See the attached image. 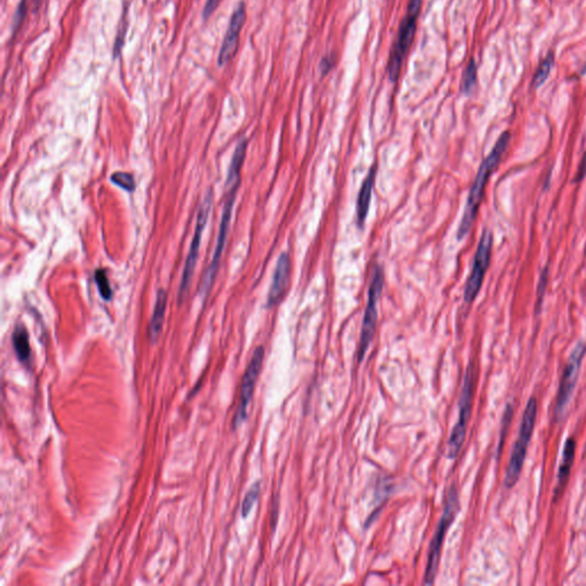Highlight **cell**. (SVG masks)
I'll return each instance as SVG.
<instances>
[{"mask_svg":"<svg viewBox=\"0 0 586 586\" xmlns=\"http://www.w3.org/2000/svg\"><path fill=\"white\" fill-rule=\"evenodd\" d=\"M512 417H513V406H512L511 404H507V406H506L505 413H504V417H502V432H500L498 453H500V451H502V444L505 442L506 434H507V431H509Z\"/></svg>","mask_w":586,"mask_h":586,"instance_id":"23","label":"cell"},{"mask_svg":"<svg viewBox=\"0 0 586 586\" xmlns=\"http://www.w3.org/2000/svg\"><path fill=\"white\" fill-rule=\"evenodd\" d=\"M290 269H291L290 257L286 252H283L277 260L275 272H274L273 283H272L269 295H268L269 307L277 306L286 295L288 291V279H290Z\"/></svg>","mask_w":586,"mask_h":586,"instance_id":"13","label":"cell"},{"mask_svg":"<svg viewBox=\"0 0 586 586\" xmlns=\"http://www.w3.org/2000/svg\"><path fill=\"white\" fill-rule=\"evenodd\" d=\"M422 3V0H409L408 12L399 28L397 41L392 48L388 61L387 74L392 81H397V78L400 77L401 68L416 34L417 20Z\"/></svg>","mask_w":586,"mask_h":586,"instance_id":"4","label":"cell"},{"mask_svg":"<svg viewBox=\"0 0 586 586\" xmlns=\"http://www.w3.org/2000/svg\"><path fill=\"white\" fill-rule=\"evenodd\" d=\"M553 63H554V55L551 52V53H549V55L546 56V59L544 60L542 65H540V68L537 70L536 75L533 78V86L535 88L542 86L544 84V81L549 77L550 72H551V69L553 67Z\"/></svg>","mask_w":586,"mask_h":586,"instance_id":"18","label":"cell"},{"mask_svg":"<svg viewBox=\"0 0 586 586\" xmlns=\"http://www.w3.org/2000/svg\"><path fill=\"white\" fill-rule=\"evenodd\" d=\"M586 175V152L584 154L583 159L580 161V168H578V171H577L576 177H575V181L576 182H580V181L583 180L584 177Z\"/></svg>","mask_w":586,"mask_h":586,"instance_id":"26","label":"cell"},{"mask_svg":"<svg viewBox=\"0 0 586 586\" xmlns=\"http://www.w3.org/2000/svg\"><path fill=\"white\" fill-rule=\"evenodd\" d=\"M459 511L458 491L456 487L450 488L449 493L447 495V500L444 504V514L441 517L440 521L437 524V531L432 540L428 552L427 567L425 573V584H432L434 582L437 576V567L440 562L441 549L444 544V536L447 533L450 526L453 524V520L456 518Z\"/></svg>","mask_w":586,"mask_h":586,"instance_id":"6","label":"cell"},{"mask_svg":"<svg viewBox=\"0 0 586 586\" xmlns=\"http://www.w3.org/2000/svg\"><path fill=\"white\" fill-rule=\"evenodd\" d=\"M246 19V4L239 3L234 11L229 25L225 34L224 43L221 46L219 56H218V65L219 67H224L230 60L233 59L234 54L237 50L239 34L242 32L243 25Z\"/></svg>","mask_w":586,"mask_h":586,"instance_id":"12","label":"cell"},{"mask_svg":"<svg viewBox=\"0 0 586 586\" xmlns=\"http://www.w3.org/2000/svg\"><path fill=\"white\" fill-rule=\"evenodd\" d=\"M212 204H213V189H208V192L205 194L202 203H201V206H199L197 221H196L195 234L192 237L189 252L187 255L186 264H185V268H183L182 279H181L180 288H179V301L180 302L186 297L187 292L189 290L194 270H195L197 259H199L203 233H204L205 227L208 224Z\"/></svg>","mask_w":586,"mask_h":586,"instance_id":"8","label":"cell"},{"mask_svg":"<svg viewBox=\"0 0 586 586\" xmlns=\"http://www.w3.org/2000/svg\"><path fill=\"white\" fill-rule=\"evenodd\" d=\"M491 248H493V234L491 230H484L479 242L471 275L467 279L465 292H464V300L469 304L475 300L480 292L484 275L487 273L488 267L491 262Z\"/></svg>","mask_w":586,"mask_h":586,"instance_id":"9","label":"cell"},{"mask_svg":"<svg viewBox=\"0 0 586 586\" xmlns=\"http://www.w3.org/2000/svg\"><path fill=\"white\" fill-rule=\"evenodd\" d=\"M585 352V345L580 342V344L577 345L574 352L569 357L565 371L562 375L560 386H559L558 399H557L554 409V415L557 418H560L562 413H565L566 408H567L568 404H569V401L573 397Z\"/></svg>","mask_w":586,"mask_h":586,"instance_id":"10","label":"cell"},{"mask_svg":"<svg viewBox=\"0 0 586 586\" xmlns=\"http://www.w3.org/2000/svg\"><path fill=\"white\" fill-rule=\"evenodd\" d=\"M575 453H576V441H575L574 437H568L565 447H564L560 467H559L558 484H557L554 493L555 498L561 496L562 493L565 491L566 486L569 481L571 467L574 464Z\"/></svg>","mask_w":586,"mask_h":586,"instance_id":"14","label":"cell"},{"mask_svg":"<svg viewBox=\"0 0 586 586\" xmlns=\"http://www.w3.org/2000/svg\"><path fill=\"white\" fill-rule=\"evenodd\" d=\"M265 349L264 347H258L252 355L251 361L248 363L244 377H243L242 388H241V397H239V408L234 417V427H239L242 425L246 417H248V404L251 402L255 391V384L260 375L262 362H264Z\"/></svg>","mask_w":586,"mask_h":586,"instance_id":"11","label":"cell"},{"mask_svg":"<svg viewBox=\"0 0 586 586\" xmlns=\"http://www.w3.org/2000/svg\"><path fill=\"white\" fill-rule=\"evenodd\" d=\"M510 139H511V135H510L509 132L502 133L500 139L497 140L493 152L488 155L487 159L482 161L478 174L475 177L474 183H473V186L471 187V190H470L465 212L462 215V222L459 225L458 234H457L459 239H464L474 224L475 218H477V213L479 211V206H480L482 199H484L486 186H487L491 174L498 168L500 159H502L506 149H507V146H509Z\"/></svg>","mask_w":586,"mask_h":586,"instance_id":"1","label":"cell"},{"mask_svg":"<svg viewBox=\"0 0 586 586\" xmlns=\"http://www.w3.org/2000/svg\"><path fill=\"white\" fill-rule=\"evenodd\" d=\"M239 182H241V170H239V168H229L226 181V201H225L224 208H222V215H221L220 228H219V234H218L217 244H215V248H214L211 265H210L208 270H206L204 279H203L202 286H201V292H202L203 295H208L210 288L213 286L214 279L217 277L218 268H219V265H220L221 255H222V251H224L225 246H226L227 236H228V232H229L230 220H232L234 203H235L236 194H237V190H239Z\"/></svg>","mask_w":586,"mask_h":586,"instance_id":"2","label":"cell"},{"mask_svg":"<svg viewBox=\"0 0 586 586\" xmlns=\"http://www.w3.org/2000/svg\"><path fill=\"white\" fill-rule=\"evenodd\" d=\"M375 181V166H373V168H370L369 174L366 175V179L363 181L360 192H359V197H357V225H359L360 228H362V227L364 226V222H366L368 214H369L370 203H371V196H373Z\"/></svg>","mask_w":586,"mask_h":586,"instance_id":"15","label":"cell"},{"mask_svg":"<svg viewBox=\"0 0 586 586\" xmlns=\"http://www.w3.org/2000/svg\"><path fill=\"white\" fill-rule=\"evenodd\" d=\"M475 382H477V371L473 364L467 368L462 385V395L459 400L458 422L453 427L449 441H448V457L450 459L456 458L459 451L462 449L465 440L466 429L471 418L473 397H474Z\"/></svg>","mask_w":586,"mask_h":586,"instance_id":"5","label":"cell"},{"mask_svg":"<svg viewBox=\"0 0 586 586\" xmlns=\"http://www.w3.org/2000/svg\"><path fill=\"white\" fill-rule=\"evenodd\" d=\"M259 493H260V484H255V486H252L251 489L246 493V498L243 500L242 504V515L244 518H246L250 514L252 507L255 506V502L259 498Z\"/></svg>","mask_w":586,"mask_h":586,"instance_id":"22","label":"cell"},{"mask_svg":"<svg viewBox=\"0 0 586 586\" xmlns=\"http://www.w3.org/2000/svg\"><path fill=\"white\" fill-rule=\"evenodd\" d=\"M110 180L112 183H115L116 186L126 192H133L135 189L133 175L128 172H116L110 177Z\"/></svg>","mask_w":586,"mask_h":586,"instance_id":"20","label":"cell"},{"mask_svg":"<svg viewBox=\"0 0 586 586\" xmlns=\"http://www.w3.org/2000/svg\"><path fill=\"white\" fill-rule=\"evenodd\" d=\"M94 279H95L96 286H98V288H99L101 297H102L105 300H110L112 297V288H110V284H109L108 277H107L106 272L103 269L96 270Z\"/></svg>","mask_w":586,"mask_h":586,"instance_id":"21","label":"cell"},{"mask_svg":"<svg viewBox=\"0 0 586 586\" xmlns=\"http://www.w3.org/2000/svg\"><path fill=\"white\" fill-rule=\"evenodd\" d=\"M537 408H538V406H537L536 399L531 397L528 401L526 410H524L518 440L515 442L509 466L506 470L504 484L509 489L514 487L519 479H520V475H521L524 459H526V455H527L528 446L531 444L533 428H535V424H536Z\"/></svg>","mask_w":586,"mask_h":586,"instance_id":"3","label":"cell"},{"mask_svg":"<svg viewBox=\"0 0 586 586\" xmlns=\"http://www.w3.org/2000/svg\"><path fill=\"white\" fill-rule=\"evenodd\" d=\"M166 305H168V293L164 288H159L156 295L155 308H154L149 326V338L152 342L157 341L163 329Z\"/></svg>","mask_w":586,"mask_h":586,"instance_id":"16","label":"cell"},{"mask_svg":"<svg viewBox=\"0 0 586 586\" xmlns=\"http://www.w3.org/2000/svg\"><path fill=\"white\" fill-rule=\"evenodd\" d=\"M333 65H335V58L332 55L324 56L320 65L322 75H328V72L333 68Z\"/></svg>","mask_w":586,"mask_h":586,"instance_id":"25","label":"cell"},{"mask_svg":"<svg viewBox=\"0 0 586 586\" xmlns=\"http://www.w3.org/2000/svg\"><path fill=\"white\" fill-rule=\"evenodd\" d=\"M477 65H475L474 60L472 59L469 65L466 67L465 72L462 75V91L464 93H471L472 90L474 88L477 84Z\"/></svg>","mask_w":586,"mask_h":586,"instance_id":"19","label":"cell"},{"mask_svg":"<svg viewBox=\"0 0 586 586\" xmlns=\"http://www.w3.org/2000/svg\"><path fill=\"white\" fill-rule=\"evenodd\" d=\"M385 275L382 267L375 266L373 277L370 281L369 295L366 304L364 317H363L362 331H361L360 348H359V361L364 359L366 352L375 335L377 321H378V304L382 297L384 288Z\"/></svg>","mask_w":586,"mask_h":586,"instance_id":"7","label":"cell"},{"mask_svg":"<svg viewBox=\"0 0 586 586\" xmlns=\"http://www.w3.org/2000/svg\"><path fill=\"white\" fill-rule=\"evenodd\" d=\"M219 4H220V0H206L204 10H203V18L205 20H208L215 12L218 6H219Z\"/></svg>","mask_w":586,"mask_h":586,"instance_id":"24","label":"cell"},{"mask_svg":"<svg viewBox=\"0 0 586 586\" xmlns=\"http://www.w3.org/2000/svg\"><path fill=\"white\" fill-rule=\"evenodd\" d=\"M13 346L15 349L16 355L21 362L27 363L32 357L30 342H29V335L25 326H18L13 332Z\"/></svg>","mask_w":586,"mask_h":586,"instance_id":"17","label":"cell"}]
</instances>
